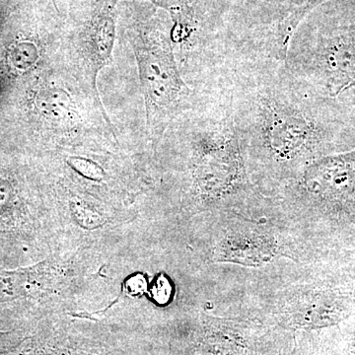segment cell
I'll return each instance as SVG.
<instances>
[{"label": "cell", "instance_id": "6da1fadb", "mask_svg": "<svg viewBox=\"0 0 355 355\" xmlns=\"http://www.w3.org/2000/svg\"><path fill=\"white\" fill-rule=\"evenodd\" d=\"M210 76L228 96L246 166L282 177L355 148V128L345 114L294 76L286 62L230 58Z\"/></svg>", "mask_w": 355, "mask_h": 355}, {"label": "cell", "instance_id": "7a4b0ae2", "mask_svg": "<svg viewBox=\"0 0 355 355\" xmlns=\"http://www.w3.org/2000/svg\"><path fill=\"white\" fill-rule=\"evenodd\" d=\"M286 67L316 94L355 116V27L331 33L295 32Z\"/></svg>", "mask_w": 355, "mask_h": 355}, {"label": "cell", "instance_id": "3957f363", "mask_svg": "<svg viewBox=\"0 0 355 355\" xmlns=\"http://www.w3.org/2000/svg\"><path fill=\"white\" fill-rule=\"evenodd\" d=\"M135 51L149 121L154 135H161L182 103L191 97V91L180 73L169 40L162 36L148 38Z\"/></svg>", "mask_w": 355, "mask_h": 355}, {"label": "cell", "instance_id": "277c9868", "mask_svg": "<svg viewBox=\"0 0 355 355\" xmlns=\"http://www.w3.org/2000/svg\"><path fill=\"white\" fill-rule=\"evenodd\" d=\"M159 7L169 11L175 22L173 38L178 43H188L200 26V0H149Z\"/></svg>", "mask_w": 355, "mask_h": 355}, {"label": "cell", "instance_id": "5b68a950", "mask_svg": "<svg viewBox=\"0 0 355 355\" xmlns=\"http://www.w3.org/2000/svg\"><path fill=\"white\" fill-rule=\"evenodd\" d=\"M111 14H102L93 26L90 39L89 58L94 64V69H101L105 62H108L111 55L114 40V21Z\"/></svg>", "mask_w": 355, "mask_h": 355}, {"label": "cell", "instance_id": "8992f818", "mask_svg": "<svg viewBox=\"0 0 355 355\" xmlns=\"http://www.w3.org/2000/svg\"><path fill=\"white\" fill-rule=\"evenodd\" d=\"M23 275L17 272H0V302L14 300L22 295Z\"/></svg>", "mask_w": 355, "mask_h": 355}, {"label": "cell", "instance_id": "52a82bcc", "mask_svg": "<svg viewBox=\"0 0 355 355\" xmlns=\"http://www.w3.org/2000/svg\"><path fill=\"white\" fill-rule=\"evenodd\" d=\"M69 164L77 172L80 173L88 179L101 181L104 177V172L99 166L94 164L91 161L85 160V159L71 158L69 160Z\"/></svg>", "mask_w": 355, "mask_h": 355}, {"label": "cell", "instance_id": "ba28073f", "mask_svg": "<svg viewBox=\"0 0 355 355\" xmlns=\"http://www.w3.org/2000/svg\"><path fill=\"white\" fill-rule=\"evenodd\" d=\"M74 214H76L77 220L79 222H83L84 219L86 218V226H97L101 225V221H100L99 217L93 214V212L88 211L87 209H81L80 207L77 205L76 210H74Z\"/></svg>", "mask_w": 355, "mask_h": 355}]
</instances>
